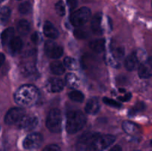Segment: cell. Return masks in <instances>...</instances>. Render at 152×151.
Returning <instances> with one entry per match:
<instances>
[{
    "mask_svg": "<svg viewBox=\"0 0 152 151\" xmlns=\"http://www.w3.org/2000/svg\"><path fill=\"white\" fill-rule=\"evenodd\" d=\"M116 137L113 135H98L92 142L89 151H103L115 142Z\"/></svg>",
    "mask_w": 152,
    "mask_h": 151,
    "instance_id": "obj_4",
    "label": "cell"
},
{
    "mask_svg": "<svg viewBox=\"0 0 152 151\" xmlns=\"http://www.w3.org/2000/svg\"><path fill=\"white\" fill-rule=\"evenodd\" d=\"M102 14L101 13H96L91 19V30L96 35H102L103 33V28L102 25Z\"/></svg>",
    "mask_w": 152,
    "mask_h": 151,
    "instance_id": "obj_12",
    "label": "cell"
},
{
    "mask_svg": "<svg viewBox=\"0 0 152 151\" xmlns=\"http://www.w3.org/2000/svg\"><path fill=\"white\" fill-rule=\"evenodd\" d=\"M7 44H8V48L10 53L15 55L20 51L23 46V42L20 37L13 36V38L10 40V42Z\"/></svg>",
    "mask_w": 152,
    "mask_h": 151,
    "instance_id": "obj_16",
    "label": "cell"
},
{
    "mask_svg": "<svg viewBox=\"0 0 152 151\" xmlns=\"http://www.w3.org/2000/svg\"><path fill=\"white\" fill-rule=\"evenodd\" d=\"M108 151H122V147L120 145H115L113 147H111Z\"/></svg>",
    "mask_w": 152,
    "mask_h": 151,
    "instance_id": "obj_39",
    "label": "cell"
},
{
    "mask_svg": "<svg viewBox=\"0 0 152 151\" xmlns=\"http://www.w3.org/2000/svg\"><path fill=\"white\" fill-rule=\"evenodd\" d=\"M65 81L62 78L57 77L50 78L46 82V88L49 92L51 93H59L64 89Z\"/></svg>",
    "mask_w": 152,
    "mask_h": 151,
    "instance_id": "obj_11",
    "label": "cell"
},
{
    "mask_svg": "<svg viewBox=\"0 0 152 151\" xmlns=\"http://www.w3.org/2000/svg\"><path fill=\"white\" fill-rule=\"evenodd\" d=\"M122 127H123V130L128 134H134L139 130V127L137 124L129 121H125L122 124Z\"/></svg>",
    "mask_w": 152,
    "mask_h": 151,
    "instance_id": "obj_24",
    "label": "cell"
},
{
    "mask_svg": "<svg viewBox=\"0 0 152 151\" xmlns=\"http://www.w3.org/2000/svg\"><path fill=\"white\" fill-rule=\"evenodd\" d=\"M100 109L99 99L96 97H92L88 99L86 105V112L90 115H95Z\"/></svg>",
    "mask_w": 152,
    "mask_h": 151,
    "instance_id": "obj_14",
    "label": "cell"
},
{
    "mask_svg": "<svg viewBox=\"0 0 152 151\" xmlns=\"http://www.w3.org/2000/svg\"><path fill=\"white\" fill-rule=\"evenodd\" d=\"M39 124V118L36 115H24L18 122V127L26 131H31L35 129Z\"/></svg>",
    "mask_w": 152,
    "mask_h": 151,
    "instance_id": "obj_10",
    "label": "cell"
},
{
    "mask_svg": "<svg viewBox=\"0 0 152 151\" xmlns=\"http://www.w3.org/2000/svg\"><path fill=\"white\" fill-rule=\"evenodd\" d=\"M68 97L73 102H79V103L83 102L85 99L84 94L81 91H79V90H72V91L68 93Z\"/></svg>",
    "mask_w": 152,
    "mask_h": 151,
    "instance_id": "obj_27",
    "label": "cell"
},
{
    "mask_svg": "<svg viewBox=\"0 0 152 151\" xmlns=\"http://www.w3.org/2000/svg\"><path fill=\"white\" fill-rule=\"evenodd\" d=\"M39 97V90L32 84L20 86L14 93V100L22 107H32L37 103Z\"/></svg>",
    "mask_w": 152,
    "mask_h": 151,
    "instance_id": "obj_1",
    "label": "cell"
},
{
    "mask_svg": "<svg viewBox=\"0 0 152 151\" xmlns=\"http://www.w3.org/2000/svg\"><path fill=\"white\" fill-rule=\"evenodd\" d=\"M4 1V0H0V3H1L2 1Z\"/></svg>",
    "mask_w": 152,
    "mask_h": 151,
    "instance_id": "obj_41",
    "label": "cell"
},
{
    "mask_svg": "<svg viewBox=\"0 0 152 151\" xmlns=\"http://www.w3.org/2000/svg\"><path fill=\"white\" fill-rule=\"evenodd\" d=\"M50 69L52 73L56 76L62 75V74L65 73V68L63 64L60 62H58V61L53 62L50 63Z\"/></svg>",
    "mask_w": 152,
    "mask_h": 151,
    "instance_id": "obj_21",
    "label": "cell"
},
{
    "mask_svg": "<svg viewBox=\"0 0 152 151\" xmlns=\"http://www.w3.org/2000/svg\"><path fill=\"white\" fill-rule=\"evenodd\" d=\"M42 151H61L60 147L56 144H49L43 148Z\"/></svg>",
    "mask_w": 152,
    "mask_h": 151,
    "instance_id": "obj_35",
    "label": "cell"
},
{
    "mask_svg": "<svg viewBox=\"0 0 152 151\" xmlns=\"http://www.w3.org/2000/svg\"><path fill=\"white\" fill-rule=\"evenodd\" d=\"M4 60H5V56L3 53H0V68L2 66V65L4 64Z\"/></svg>",
    "mask_w": 152,
    "mask_h": 151,
    "instance_id": "obj_40",
    "label": "cell"
},
{
    "mask_svg": "<svg viewBox=\"0 0 152 151\" xmlns=\"http://www.w3.org/2000/svg\"><path fill=\"white\" fill-rule=\"evenodd\" d=\"M65 84L71 89H77L80 86V79L75 73H69L65 76Z\"/></svg>",
    "mask_w": 152,
    "mask_h": 151,
    "instance_id": "obj_17",
    "label": "cell"
},
{
    "mask_svg": "<svg viewBox=\"0 0 152 151\" xmlns=\"http://www.w3.org/2000/svg\"><path fill=\"white\" fill-rule=\"evenodd\" d=\"M138 75L141 78H148L151 76V58L148 59V63H141L138 67Z\"/></svg>",
    "mask_w": 152,
    "mask_h": 151,
    "instance_id": "obj_15",
    "label": "cell"
},
{
    "mask_svg": "<svg viewBox=\"0 0 152 151\" xmlns=\"http://www.w3.org/2000/svg\"><path fill=\"white\" fill-rule=\"evenodd\" d=\"M138 62L139 61H138L137 57L136 56V53L135 52L132 53L126 57V60H125V68H126L127 70L132 71L135 69Z\"/></svg>",
    "mask_w": 152,
    "mask_h": 151,
    "instance_id": "obj_20",
    "label": "cell"
},
{
    "mask_svg": "<svg viewBox=\"0 0 152 151\" xmlns=\"http://www.w3.org/2000/svg\"><path fill=\"white\" fill-rule=\"evenodd\" d=\"M135 151H140V150H135Z\"/></svg>",
    "mask_w": 152,
    "mask_h": 151,
    "instance_id": "obj_42",
    "label": "cell"
},
{
    "mask_svg": "<svg viewBox=\"0 0 152 151\" xmlns=\"http://www.w3.org/2000/svg\"><path fill=\"white\" fill-rule=\"evenodd\" d=\"M67 4H68L70 10H73L77 7V0H68L67 1Z\"/></svg>",
    "mask_w": 152,
    "mask_h": 151,
    "instance_id": "obj_36",
    "label": "cell"
},
{
    "mask_svg": "<svg viewBox=\"0 0 152 151\" xmlns=\"http://www.w3.org/2000/svg\"><path fill=\"white\" fill-rule=\"evenodd\" d=\"M74 36L77 37L79 39H86L88 36V34L86 32V30L83 29H80V28H77L74 30Z\"/></svg>",
    "mask_w": 152,
    "mask_h": 151,
    "instance_id": "obj_33",
    "label": "cell"
},
{
    "mask_svg": "<svg viewBox=\"0 0 152 151\" xmlns=\"http://www.w3.org/2000/svg\"><path fill=\"white\" fill-rule=\"evenodd\" d=\"M102 102H103L105 105H108V106L112 107L114 108H120L122 107V104H120V102H117V101H115L114 99H110V98L108 97H104L103 99H102Z\"/></svg>",
    "mask_w": 152,
    "mask_h": 151,
    "instance_id": "obj_31",
    "label": "cell"
},
{
    "mask_svg": "<svg viewBox=\"0 0 152 151\" xmlns=\"http://www.w3.org/2000/svg\"><path fill=\"white\" fill-rule=\"evenodd\" d=\"M91 15V13L90 9L86 7H83L71 14L70 20L74 27H81L87 23L90 19Z\"/></svg>",
    "mask_w": 152,
    "mask_h": 151,
    "instance_id": "obj_5",
    "label": "cell"
},
{
    "mask_svg": "<svg viewBox=\"0 0 152 151\" xmlns=\"http://www.w3.org/2000/svg\"><path fill=\"white\" fill-rule=\"evenodd\" d=\"M30 30H31V25L28 21L25 19L19 21L17 24V30L21 35H27L30 32Z\"/></svg>",
    "mask_w": 152,
    "mask_h": 151,
    "instance_id": "obj_23",
    "label": "cell"
},
{
    "mask_svg": "<svg viewBox=\"0 0 152 151\" xmlns=\"http://www.w3.org/2000/svg\"><path fill=\"white\" fill-rule=\"evenodd\" d=\"M25 115V110L21 107L10 108L4 116V122L7 125H13L19 121Z\"/></svg>",
    "mask_w": 152,
    "mask_h": 151,
    "instance_id": "obj_9",
    "label": "cell"
},
{
    "mask_svg": "<svg viewBox=\"0 0 152 151\" xmlns=\"http://www.w3.org/2000/svg\"><path fill=\"white\" fill-rule=\"evenodd\" d=\"M45 52L49 58L58 59L63 55V47L52 40H48L45 44Z\"/></svg>",
    "mask_w": 152,
    "mask_h": 151,
    "instance_id": "obj_7",
    "label": "cell"
},
{
    "mask_svg": "<svg viewBox=\"0 0 152 151\" xmlns=\"http://www.w3.org/2000/svg\"><path fill=\"white\" fill-rule=\"evenodd\" d=\"M43 31L46 37L50 39H56L59 37V31L56 27L49 21H46L43 26Z\"/></svg>",
    "mask_w": 152,
    "mask_h": 151,
    "instance_id": "obj_13",
    "label": "cell"
},
{
    "mask_svg": "<svg viewBox=\"0 0 152 151\" xmlns=\"http://www.w3.org/2000/svg\"><path fill=\"white\" fill-rule=\"evenodd\" d=\"M14 36V29L13 28H8L4 30L1 35V40L2 44L5 45L10 42V40Z\"/></svg>",
    "mask_w": 152,
    "mask_h": 151,
    "instance_id": "obj_22",
    "label": "cell"
},
{
    "mask_svg": "<svg viewBox=\"0 0 152 151\" xmlns=\"http://www.w3.org/2000/svg\"><path fill=\"white\" fill-rule=\"evenodd\" d=\"M113 53L114 56L117 58V59H120V58L123 57L124 56V53H125V50H124V47H117V48L114 50V52H111Z\"/></svg>",
    "mask_w": 152,
    "mask_h": 151,
    "instance_id": "obj_34",
    "label": "cell"
},
{
    "mask_svg": "<svg viewBox=\"0 0 152 151\" xmlns=\"http://www.w3.org/2000/svg\"><path fill=\"white\" fill-rule=\"evenodd\" d=\"M63 63L65 68H68L70 70H77L79 68L78 62H77L76 59H74L72 57H69V56L65 57V59H64Z\"/></svg>",
    "mask_w": 152,
    "mask_h": 151,
    "instance_id": "obj_25",
    "label": "cell"
},
{
    "mask_svg": "<svg viewBox=\"0 0 152 151\" xmlns=\"http://www.w3.org/2000/svg\"><path fill=\"white\" fill-rule=\"evenodd\" d=\"M42 135L39 133H33L28 135L22 142V146L25 150H36L43 143Z\"/></svg>",
    "mask_w": 152,
    "mask_h": 151,
    "instance_id": "obj_6",
    "label": "cell"
},
{
    "mask_svg": "<svg viewBox=\"0 0 152 151\" xmlns=\"http://www.w3.org/2000/svg\"><path fill=\"white\" fill-rule=\"evenodd\" d=\"M86 123V117L80 110H71L67 114L66 131L70 134H74L84 127Z\"/></svg>",
    "mask_w": 152,
    "mask_h": 151,
    "instance_id": "obj_2",
    "label": "cell"
},
{
    "mask_svg": "<svg viewBox=\"0 0 152 151\" xmlns=\"http://www.w3.org/2000/svg\"><path fill=\"white\" fill-rule=\"evenodd\" d=\"M132 97V95L131 93H128L126 94H125L123 96H119L118 99H120L122 102H128V101L130 100Z\"/></svg>",
    "mask_w": 152,
    "mask_h": 151,
    "instance_id": "obj_37",
    "label": "cell"
},
{
    "mask_svg": "<svg viewBox=\"0 0 152 151\" xmlns=\"http://www.w3.org/2000/svg\"><path fill=\"white\" fill-rule=\"evenodd\" d=\"M98 135L99 133H93V132H87L82 135L76 144L77 150L80 151L88 150L93 141Z\"/></svg>",
    "mask_w": 152,
    "mask_h": 151,
    "instance_id": "obj_8",
    "label": "cell"
},
{
    "mask_svg": "<svg viewBox=\"0 0 152 151\" xmlns=\"http://www.w3.org/2000/svg\"><path fill=\"white\" fill-rule=\"evenodd\" d=\"M89 47L95 53H102L105 48V39L97 38V39L93 40L89 43Z\"/></svg>",
    "mask_w": 152,
    "mask_h": 151,
    "instance_id": "obj_18",
    "label": "cell"
},
{
    "mask_svg": "<svg viewBox=\"0 0 152 151\" xmlns=\"http://www.w3.org/2000/svg\"><path fill=\"white\" fill-rule=\"evenodd\" d=\"M55 9H56V12L59 16H63L65 14V7L63 1H59L55 5Z\"/></svg>",
    "mask_w": 152,
    "mask_h": 151,
    "instance_id": "obj_32",
    "label": "cell"
},
{
    "mask_svg": "<svg viewBox=\"0 0 152 151\" xmlns=\"http://www.w3.org/2000/svg\"><path fill=\"white\" fill-rule=\"evenodd\" d=\"M11 10L7 7H2L0 8V24L5 25L10 17Z\"/></svg>",
    "mask_w": 152,
    "mask_h": 151,
    "instance_id": "obj_26",
    "label": "cell"
},
{
    "mask_svg": "<svg viewBox=\"0 0 152 151\" xmlns=\"http://www.w3.org/2000/svg\"><path fill=\"white\" fill-rule=\"evenodd\" d=\"M31 10H32V6H31V2L28 1H24L19 6V11L22 14H28L31 13Z\"/></svg>",
    "mask_w": 152,
    "mask_h": 151,
    "instance_id": "obj_29",
    "label": "cell"
},
{
    "mask_svg": "<svg viewBox=\"0 0 152 151\" xmlns=\"http://www.w3.org/2000/svg\"><path fill=\"white\" fill-rule=\"evenodd\" d=\"M145 105L144 102H139L134 105L132 108H131L129 110L128 113V115L129 116H134V115H136L137 114L139 113L142 112L145 110Z\"/></svg>",
    "mask_w": 152,
    "mask_h": 151,
    "instance_id": "obj_28",
    "label": "cell"
},
{
    "mask_svg": "<svg viewBox=\"0 0 152 151\" xmlns=\"http://www.w3.org/2000/svg\"><path fill=\"white\" fill-rule=\"evenodd\" d=\"M21 71L24 75H33L36 71L35 63L32 61H24L21 63Z\"/></svg>",
    "mask_w": 152,
    "mask_h": 151,
    "instance_id": "obj_19",
    "label": "cell"
},
{
    "mask_svg": "<svg viewBox=\"0 0 152 151\" xmlns=\"http://www.w3.org/2000/svg\"><path fill=\"white\" fill-rule=\"evenodd\" d=\"M31 41L34 43H35V44H37L39 41V35L38 34V33L35 32L34 33L32 34V36H31Z\"/></svg>",
    "mask_w": 152,
    "mask_h": 151,
    "instance_id": "obj_38",
    "label": "cell"
},
{
    "mask_svg": "<svg viewBox=\"0 0 152 151\" xmlns=\"http://www.w3.org/2000/svg\"><path fill=\"white\" fill-rule=\"evenodd\" d=\"M105 61L111 67H114V68H118L119 67V62H117V59L113 55L112 53H109L106 54Z\"/></svg>",
    "mask_w": 152,
    "mask_h": 151,
    "instance_id": "obj_30",
    "label": "cell"
},
{
    "mask_svg": "<svg viewBox=\"0 0 152 151\" xmlns=\"http://www.w3.org/2000/svg\"><path fill=\"white\" fill-rule=\"evenodd\" d=\"M62 115L60 110L53 108L49 111L46 118V127L50 132L58 133L62 130Z\"/></svg>",
    "mask_w": 152,
    "mask_h": 151,
    "instance_id": "obj_3",
    "label": "cell"
}]
</instances>
